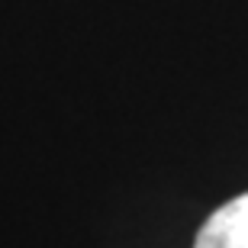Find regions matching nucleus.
I'll list each match as a JSON object with an SVG mask.
<instances>
[{
	"instance_id": "f257e3e1",
	"label": "nucleus",
	"mask_w": 248,
	"mask_h": 248,
	"mask_svg": "<svg viewBox=\"0 0 248 248\" xmlns=\"http://www.w3.org/2000/svg\"><path fill=\"white\" fill-rule=\"evenodd\" d=\"M193 248H248V190L210 213Z\"/></svg>"
}]
</instances>
